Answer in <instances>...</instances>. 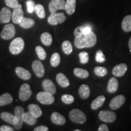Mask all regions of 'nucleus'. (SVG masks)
Wrapping results in <instances>:
<instances>
[{
	"label": "nucleus",
	"mask_w": 131,
	"mask_h": 131,
	"mask_svg": "<svg viewBox=\"0 0 131 131\" xmlns=\"http://www.w3.org/2000/svg\"><path fill=\"white\" fill-rule=\"evenodd\" d=\"M99 118L105 123H113L116 120L115 113L110 111H101L98 115Z\"/></svg>",
	"instance_id": "obj_9"
},
{
	"label": "nucleus",
	"mask_w": 131,
	"mask_h": 131,
	"mask_svg": "<svg viewBox=\"0 0 131 131\" xmlns=\"http://www.w3.org/2000/svg\"><path fill=\"white\" fill-rule=\"evenodd\" d=\"M35 51L36 53H37L38 57L40 58L41 60H45L46 58L47 57V53L46 52L45 50L41 46H38L36 47L35 48Z\"/></svg>",
	"instance_id": "obj_35"
},
{
	"label": "nucleus",
	"mask_w": 131,
	"mask_h": 131,
	"mask_svg": "<svg viewBox=\"0 0 131 131\" xmlns=\"http://www.w3.org/2000/svg\"><path fill=\"white\" fill-rule=\"evenodd\" d=\"M75 7H76V0H66L65 10L69 15H72L74 14Z\"/></svg>",
	"instance_id": "obj_21"
},
{
	"label": "nucleus",
	"mask_w": 131,
	"mask_h": 131,
	"mask_svg": "<svg viewBox=\"0 0 131 131\" xmlns=\"http://www.w3.org/2000/svg\"><path fill=\"white\" fill-rule=\"evenodd\" d=\"M62 49L66 55H70L72 52L73 47L71 42L69 41H64L62 44Z\"/></svg>",
	"instance_id": "obj_33"
},
{
	"label": "nucleus",
	"mask_w": 131,
	"mask_h": 131,
	"mask_svg": "<svg viewBox=\"0 0 131 131\" xmlns=\"http://www.w3.org/2000/svg\"><path fill=\"white\" fill-rule=\"evenodd\" d=\"M90 88L86 84H83L80 87L79 90H78V93H79L80 96L82 99L85 100L87 99L89 96L90 95Z\"/></svg>",
	"instance_id": "obj_25"
},
{
	"label": "nucleus",
	"mask_w": 131,
	"mask_h": 131,
	"mask_svg": "<svg viewBox=\"0 0 131 131\" xmlns=\"http://www.w3.org/2000/svg\"><path fill=\"white\" fill-rule=\"evenodd\" d=\"M29 112L35 118L40 117L42 115V112L40 107L35 104H30L28 106Z\"/></svg>",
	"instance_id": "obj_19"
},
{
	"label": "nucleus",
	"mask_w": 131,
	"mask_h": 131,
	"mask_svg": "<svg viewBox=\"0 0 131 131\" xmlns=\"http://www.w3.org/2000/svg\"><path fill=\"white\" fill-rule=\"evenodd\" d=\"M41 41L46 46H49L52 43V37L48 32L42 33L40 37Z\"/></svg>",
	"instance_id": "obj_29"
},
{
	"label": "nucleus",
	"mask_w": 131,
	"mask_h": 131,
	"mask_svg": "<svg viewBox=\"0 0 131 131\" xmlns=\"http://www.w3.org/2000/svg\"><path fill=\"white\" fill-rule=\"evenodd\" d=\"M24 41L21 37L15 38L9 45V51L12 55H16L20 53L24 48Z\"/></svg>",
	"instance_id": "obj_2"
},
{
	"label": "nucleus",
	"mask_w": 131,
	"mask_h": 131,
	"mask_svg": "<svg viewBox=\"0 0 131 131\" xmlns=\"http://www.w3.org/2000/svg\"><path fill=\"white\" fill-rule=\"evenodd\" d=\"M128 45H129V50H130V52L131 53V37L130 38L129 40V42H128Z\"/></svg>",
	"instance_id": "obj_47"
},
{
	"label": "nucleus",
	"mask_w": 131,
	"mask_h": 131,
	"mask_svg": "<svg viewBox=\"0 0 131 131\" xmlns=\"http://www.w3.org/2000/svg\"><path fill=\"white\" fill-rule=\"evenodd\" d=\"M56 80L58 84L60 86L63 87V88H67V87L69 86V80H68V78L66 77V76L64 74H63V73H58L57 75Z\"/></svg>",
	"instance_id": "obj_20"
},
{
	"label": "nucleus",
	"mask_w": 131,
	"mask_h": 131,
	"mask_svg": "<svg viewBox=\"0 0 131 131\" xmlns=\"http://www.w3.org/2000/svg\"><path fill=\"white\" fill-rule=\"evenodd\" d=\"M13 101L12 96L9 93H5L0 95V106L9 104Z\"/></svg>",
	"instance_id": "obj_27"
},
{
	"label": "nucleus",
	"mask_w": 131,
	"mask_h": 131,
	"mask_svg": "<svg viewBox=\"0 0 131 131\" xmlns=\"http://www.w3.org/2000/svg\"><path fill=\"white\" fill-rule=\"evenodd\" d=\"M24 113V109L21 106H18L15 108L14 110V119L13 126L16 130H20L23 124V115Z\"/></svg>",
	"instance_id": "obj_3"
},
{
	"label": "nucleus",
	"mask_w": 131,
	"mask_h": 131,
	"mask_svg": "<svg viewBox=\"0 0 131 131\" xmlns=\"http://www.w3.org/2000/svg\"><path fill=\"white\" fill-rule=\"evenodd\" d=\"M73 73L76 77L82 78V79H85L89 77V73L88 72V70L83 69L81 68H75L73 70Z\"/></svg>",
	"instance_id": "obj_30"
},
{
	"label": "nucleus",
	"mask_w": 131,
	"mask_h": 131,
	"mask_svg": "<svg viewBox=\"0 0 131 131\" xmlns=\"http://www.w3.org/2000/svg\"><path fill=\"white\" fill-rule=\"evenodd\" d=\"M0 117H1V119L5 122L7 123L10 124H12L14 123V115L11 114V113L7 112H3L1 113L0 114Z\"/></svg>",
	"instance_id": "obj_31"
},
{
	"label": "nucleus",
	"mask_w": 131,
	"mask_h": 131,
	"mask_svg": "<svg viewBox=\"0 0 131 131\" xmlns=\"http://www.w3.org/2000/svg\"><path fill=\"white\" fill-rule=\"evenodd\" d=\"M74 35L75 37H79V36L83 35V30H82V27L81 26H79L77 27L74 30Z\"/></svg>",
	"instance_id": "obj_43"
},
{
	"label": "nucleus",
	"mask_w": 131,
	"mask_h": 131,
	"mask_svg": "<svg viewBox=\"0 0 131 131\" xmlns=\"http://www.w3.org/2000/svg\"><path fill=\"white\" fill-rule=\"evenodd\" d=\"M14 127L8 125H3L0 127V131H14Z\"/></svg>",
	"instance_id": "obj_44"
},
{
	"label": "nucleus",
	"mask_w": 131,
	"mask_h": 131,
	"mask_svg": "<svg viewBox=\"0 0 131 131\" xmlns=\"http://www.w3.org/2000/svg\"><path fill=\"white\" fill-rule=\"evenodd\" d=\"M105 96L103 95H100L95 98L94 101H92L91 104V108L93 110H96L98 108L101 107L104 104L105 101Z\"/></svg>",
	"instance_id": "obj_24"
},
{
	"label": "nucleus",
	"mask_w": 131,
	"mask_h": 131,
	"mask_svg": "<svg viewBox=\"0 0 131 131\" xmlns=\"http://www.w3.org/2000/svg\"><path fill=\"white\" fill-rule=\"evenodd\" d=\"M35 20L30 18H26L24 17L20 23L19 25L21 26L22 28L24 29H29L35 25Z\"/></svg>",
	"instance_id": "obj_26"
},
{
	"label": "nucleus",
	"mask_w": 131,
	"mask_h": 131,
	"mask_svg": "<svg viewBox=\"0 0 131 131\" xmlns=\"http://www.w3.org/2000/svg\"><path fill=\"white\" fill-rule=\"evenodd\" d=\"M32 94L30 85L27 83H24L19 88V98L22 101H26L29 100Z\"/></svg>",
	"instance_id": "obj_8"
},
{
	"label": "nucleus",
	"mask_w": 131,
	"mask_h": 131,
	"mask_svg": "<svg viewBox=\"0 0 131 131\" xmlns=\"http://www.w3.org/2000/svg\"><path fill=\"white\" fill-rule=\"evenodd\" d=\"M127 66L126 64L122 63L118 64L114 67L112 69V74L117 77H121L123 76L124 73L126 72Z\"/></svg>",
	"instance_id": "obj_15"
},
{
	"label": "nucleus",
	"mask_w": 131,
	"mask_h": 131,
	"mask_svg": "<svg viewBox=\"0 0 131 131\" xmlns=\"http://www.w3.org/2000/svg\"><path fill=\"white\" fill-rule=\"evenodd\" d=\"M26 5H27V12L30 13V14H32L34 12V10H35V2L32 1V0H28L26 2Z\"/></svg>",
	"instance_id": "obj_41"
},
{
	"label": "nucleus",
	"mask_w": 131,
	"mask_h": 131,
	"mask_svg": "<svg viewBox=\"0 0 131 131\" xmlns=\"http://www.w3.org/2000/svg\"><path fill=\"white\" fill-rule=\"evenodd\" d=\"M122 27L124 32L131 31V15H127L124 18L122 23Z\"/></svg>",
	"instance_id": "obj_28"
},
{
	"label": "nucleus",
	"mask_w": 131,
	"mask_h": 131,
	"mask_svg": "<svg viewBox=\"0 0 131 131\" xmlns=\"http://www.w3.org/2000/svg\"><path fill=\"white\" fill-rule=\"evenodd\" d=\"M37 99L39 102L45 105H50V104H53L55 101L53 95L46 91L38 93L37 95Z\"/></svg>",
	"instance_id": "obj_5"
},
{
	"label": "nucleus",
	"mask_w": 131,
	"mask_h": 131,
	"mask_svg": "<svg viewBox=\"0 0 131 131\" xmlns=\"http://www.w3.org/2000/svg\"><path fill=\"white\" fill-rule=\"evenodd\" d=\"M61 100L66 104H70L74 101V97L71 95L64 94L62 95Z\"/></svg>",
	"instance_id": "obj_37"
},
{
	"label": "nucleus",
	"mask_w": 131,
	"mask_h": 131,
	"mask_svg": "<svg viewBox=\"0 0 131 131\" xmlns=\"http://www.w3.org/2000/svg\"><path fill=\"white\" fill-rule=\"evenodd\" d=\"M60 54L57 53H54L52 54L51 58H50V64L52 67H57L60 64Z\"/></svg>",
	"instance_id": "obj_34"
},
{
	"label": "nucleus",
	"mask_w": 131,
	"mask_h": 131,
	"mask_svg": "<svg viewBox=\"0 0 131 131\" xmlns=\"http://www.w3.org/2000/svg\"><path fill=\"white\" fill-rule=\"evenodd\" d=\"M118 88V82L115 77H112L109 80L107 84V91L109 93L113 94L117 91Z\"/></svg>",
	"instance_id": "obj_22"
},
{
	"label": "nucleus",
	"mask_w": 131,
	"mask_h": 131,
	"mask_svg": "<svg viewBox=\"0 0 131 131\" xmlns=\"http://www.w3.org/2000/svg\"><path fill=\"white\" fill-rule=\"evenodd\" d=\"M80 58V63L83 64H86L89 61V54L86 52H81L78 55Z\"/></svg>",
	"instance_id": "obj_38"
},
{
	"label": "nucleus",
	"mask_w": 131,
	"mask_h": 131,
	"mask_svg": "<svg viewBox=\"0 0 131 131\" xmlns=\"http://www.w3.org/2000/svg\"><path fill=\"white\" fill-rule=\"evenodd\" d=\"M98 131H109V127L106 124H102L99 127L98 129Z\"/></svg>",
	"instance_id": "obj_46"
},
{
	"label": "nucleus",
	"mask_w": 131,
	"mask_h": 131,
	"mask_svg": "<svg viewBox=\"0 0 131 131\" xmlns=\"http://www.w3.org/2000/svg\"><path fill=\"white\" fill-rule=\"evenodd\" d=\"M82 27V30H83V35H86V34H88L91 32H92V28L91 26L89 25H85L81 26Z\"/></svg>",
	"instance_id": "obj_42"
},
{
	"label": "nucleus",
	"mask_w": 131,
	"mask_h": 131,
	"mask_svg": "<svg viewBox=\"0 0 131 131\" xmlns=\"http://www.w3.org/2000/svg\"><path fill=\"white\" fill-rule=\"evenodd\" d=\"M125 101V96L123 95H118L111 100L110 104H109V107L112 110H117L123 105Z\"/></svg>",
	"instance_id": "obj_11"
},
{
	"label": "nucleus",
	"mask_w": 131,
	"mask_h": 131,
	"mask_svg": "<svg viewBox=\"0 0 131 131\" xmlns=\"http://www.w3.org/2000/svg\"><path fill=\"white\" fill-rule=\"evenodd\" d=\"M96 37L93 32L86 35L75 37L74 45L78 49L88 48L94 47L96 45Z\"/></svg>",
	"instance_id": "obj_1"
},
{
	"label": "nucleus",
	"mask_w": 131,
	"mask_h": 131,
	"mask_svg": "<svg viewBox=\"0 0 131 131\" xmlns=\"http://www.w3.org/2000/svg\"><path fill=\"white\" fill-rule=\"evenodd\" d=\"M16 34L15 27L12 24H7L4 26L1 33V38L4 40H9L15 37Z\"/></svg>",
	"instance_id": "obj_6"
},
{
	"label": "nucleus",
	"mask_w": 131,
	"mask_h": 131,
	"mask_svg": "<svg viewBox=\"0 0 131 131\" xmlns=\"http://www.w3.org/2000/svg\"><path fill=\"white\" fill-rule=\"evenodd\" d=\"M34 12H35L37 15L40 18L43 19L45 18L46 12L45 7H44V6H42V5L40 4L35 5V10H34Z\"/></svg>",
	"instance_id": "obj_32"
},
{
	"label": "nucleus",
	"mask_w": 131,
	"mask_h": 131,
	"mask_svg": "<svg viewBox=\"0 0 131 131\" xmlns=\"http://www.w3.org/2000/svg\"><path fill=\"white\" fill-rule=\"evenodd\" d=\"M12 14V21L15 24H19L24 18V12L22 9V6L19 4L18 7L13 9Z\"/></svg>",
	"instance_id": "obj_13"
},
{
	"label": "nucleus",
	"mask_w": 131,
	"mask_h": 131,
	"mask_svg": "<svg viewBox=\"0 0 131 131\" xmlns=\"http://www.w3.org/2000/svg\"><path fill=\"white\" fill-rule=\"evenodd\" d=\"M95 74L99 77H104L107 75V70L104 67H96L94 69Z\"/></svg>",
	"instance_id": "obj_36"
},
{
	"label": "nucleus",
	"mask_w": 131,
	"mask_h": 131,
	"mask_svg": "<svg viewBox=\"0 0 131 131\" xmlns=\"http://www.w3.org/2000/svg\"><path fill=\"white\" fill-rule=\"evenodd\" d=\"M4 2L7 7L12 9H14L19 5L18 0H4Z\"/></svg>",
	"instance_id": "obj_40"
},
{
	"label": "nucleus",
	"mask_w": 131,
	"mask_h": 131,
	"mask_svg": "<svg viewBox=\"0 0 131 131\" xmlns=\"http://www.w3.org/2000/svg\"><path fill=\"white\" fill-rule=\"evenodd\" d=\"M51 120L53 123L58 125H63L66 123V118L58 112H53L51 115Z\"/></svg>",
	"instance_id": "obj_18"
},
{
	"label": "nucleus",
	"mask_w": 131,
	"mask_h": 131,
	"mask_svg": "<svg viewBox=\"0 0 131 131\" xmlns=\"http://www.w3.org/2000/svg\"><path fill=\"white\" fill-rule=\"evenodd\" d=\"M65 0H52L49 4V10L50 14H54L58 10H65Z\"/></svg>",
	"instance_id": "obj_10"
},
{
	"label": "nucleus",
	"mask_w": 131,
	"mask_h": 131,
	"mask_svg": "<svg viewBox=\"0 0 131 131\" xmlns=\"http://www.w3.org/2000/svg\"><path fill=\"white\" fill-rule=\"evenodd\" d=\"M49 128L45 126H40L36 127L34 129V131H48Z\"/></svg>",
	"instance_id": "obj_45"
},
{
	"label": "nucleus",
	"mask_w": 131,
	"mask_h": 131,
	"mask_svg": "<svg viewBox=\"0 0 131 131\" xmlns=\"http://www.w3.org/2000/svg\"><path fill=\"white\" fill-rule=\"evenodd\" d=\"M69 118L70 120L77 124H83L86 121V116L84 112L80 109H72L69 112Z\"/></svg>",
	"instance_id": "obj_4"
},
{
	"label": "nucleus",
	"mask_w": 131,
	"mask_h": 131,
	"mask_svg": "<svg viewBox=\"0 0 131 131\" xmlns=\"http://www.w3.org/2000/svg\"><path fill=\"white\" fill-rule=\"evenodd\" d=\"M23 119L24 123L28 124L29 125H34L37 122V118L32 115L29 112H24L23 115Z\"/></svg>",
	"instance_id": "obj_23"
},
{
	"label": "nucleus",
	"mask_w": 131,
	"mask_h": 131,
	"mask_svg": "<svg viewBox=\"0 0 131 131\" xmlns=\"http://www.w3.org/2000/svg\"><path fill=\"white\" fill-rule=\"evenodd\" d=\"M15 73L17 76L22 80H28L31 78V73L30 72L22 67L16 68Z\"/></svg>",
	"instance_id": "obj_17"
},
{
	"label": "nucleus",
	"mask_w": 131,
	"mask_h": 131,
	"mask_svg": "<svg viewBox=\"0 0 131 131\" xmlns=\"http://www.w3.org/2000/svg\"><path fill=\"white\" fill-rule=\"evenodd\" d=\"M12 11L7 7H3L0 11V23H8L12 18Z\"/></svg>",
	"instance_id": "obj_14"
},
{
	"label": "nucleus",
	"mask_w": 131,
	"mask_h": 131,
	"mask_svg": "<svg viewBox=\"0 0 131 131\" xmlns=\"http://www.w3.org/2000/svg\"><path fill=\"white\" fill-rule=\"evenodd\" d=\"M95 60L98 63H104L106 60V57L104 56V53H103V52L101 50H98L96 53V56H95Z\"/></svg>",
	"instance_id": "obj_39"
},
{
	"label": "nucleus",
	"mask_w": 131,
	"mask_h": 131,
	"mask_svg": "<svg viewBox=\"0 0 131 131\" xmlns=\"http://www.w3.org/2000/svg\"><path fill=\"white\" fill-rule=\"evenodd\" d=\"M81 130H80V129H75V130H74V131H80Z\"/></svg>",
	"instance_id": "obj_48"
},
{
	"label": "nucleus",
	"mask_w": 131,
	"mask_h": 131,
	"mask_svg": "<svg viewBox=\"0 0 131 131\" xmlns=\"http://www.w3.org/2000/svg\"><path fill=\"white\" fill-rule=\"evenodd\" d=\"M32 68L37 77L41 78L45 73V69L41 61L35 60L32 64Z\"/></svg>",
	"instance_id": "obj_12"
},
{
	"label": "nucleus",
	"mask_w": 131,
	"mask_h": 131,
	"mask_svg": "<svg viewBox=\"0 0 131 131\" xmlns=\"http://www.w3.org/2000/svg\"><path fill=\"white\" fill-rule=\"evenodd\" d=\"M42 86L44 91L52 94H55L57 92V88L51 80L45 79L42 82Z\"/></svg>",
	"instance_id": "obj_16"
},
{
	"label": "nucleus",
	"mask_w": 131,
	"mask_h": 131,
	"mask_svg": "<svg viewBox=\"0 0 131 131\" xmlns=\"http://www.w3.org/2000/svg\"><path fill=\"white\" fill-rule=\"evenodd\" d=\"M66 19V16L64 13H54L51 14L47 18V21L50 25L55 26L58 24H62Z\"/></svg>",
	"instance_id": "obj_7"
}]
</instances>
